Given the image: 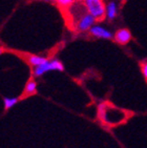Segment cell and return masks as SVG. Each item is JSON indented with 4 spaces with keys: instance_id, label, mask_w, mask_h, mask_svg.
<instances>
[{
    "instance_id": "obj_9",
    "label": "cell",
    "mask_w": 147,
    "mask_h": 148,
    "mask_svg": "<svg viewBox=\"0 0 147 148\" xmlns=\"http://www.w3.org/2000/svg\"><path fill=\"white\" fill-rule=\"evenodd\" d=\"M18 102V98L17 97H5L3 98V105H4V109L5 110H9L10 108H12L13 106H15Z\"/></svg>"
},
{
    "instance_id": "obj_5",
    "label": "cell",
    "mask_w": 147,
    "mask_h": 148,
    "mask_svg": "<svg viewBox=\"0 0 147 148\" xmlns=\"http://www.w3.org/2000/svg\"><path fill=\"white\" fill-rule=\"evenodd\" d=\"M131 39V34H130V32L126 29H118L115 35V40H116V42L120 43V44H126L128 43Z\"/></svg>"
},
{
    "instance_id": "obj_4",
    "label": "cell",
    "mask_w": 147,
    "mask_h": 148,
    "mask_svg": "<svg viewBox=\"0 0 147 148\" xmlns=\"http://www.w3.org/2000/svg\"><path fill=\"white\" fill-rule=\"evenodd\" d=\"M89 33H91V35H93V37L101 38V39H111L113 38L111 32L100 25H93L89 29Z\"/></svg>"
},
{
    "instance_id": "obj_1",
    "label": "cell",
    "mask_w": 147,
    "mask_h": 148,
    "mask_svg": "<svg viewBox=\"0 0 147 148\" xmlns=\"http://www.w3.org/2000/svg\"><path fill=\"white\" fill-rule=\"evenodd\" d=\"M87 13L95 17L96 20H102L106 17V6L103 0H83Z\"/></svg>"
},
{
    "instance_id": "obj_7",
    "label": "cell",
    "mask_w": 147,
    "mask_h": 148,
    "mask_svg": "<svg viewBox=\"0 0 147 148\" xmlns=\"http://www.w3.org/2000/svg\"><path fill=\"white\" fill-rule=\"evenodd\" d=\"M27 61L31 65L36 67V66H39L43 63H45L47 59L45 57H42V56H38V55H30L27 57Z\"/></svg>"
},
{
    "instance_id": "obj_6",
    "label": "cell",
    "mask_w": 147,
    "mask_h": 148,
    "mask_svg": "<svg viewBox=\"0 0 147 148\" xmlns=\"http://www.w3.org/2000/svg\"><path fill=\"white\" fill-rule=\"evenodd\" d=\"M117 14H118L117 3L113 2V1L108 2L107 5H106V18L108 20H113L117 17Z\"/></svg>"
},
{
    "instance_id": "obj_12",
    "label": "cell",
    "mask_w": 147,
    "mask_h": 148,
    "mask_svg": "<svg viewBox=\"0 0 147 148\" xmlns=\"http://www.w3.org/2000/svg\"><path fill=\"white\" fill-rule=\"evenodd\" d=\"M43 1H49V0H43Z\"/></svg>"
},
{
    "instance_id": "obj_8",
    "label": "cell",
    "mask_w": 147,
    "mask_h": 148,
    "mask_svg": "<svg viewBox=\"0 0 147 148\" xmlns=\"http://www.w3.org/2000/svg\"><path fill=\"white\" fill-rule=\"evenodd\" d=\"M37 92V84L34 80H30L25 85V88H24V95L25 96H32V95H35Z\"/></svg>"
},
{
    "instance_id": "obj_2",
    "label": "cell",
    "mask_w": 147,
    "mask_h": 148,
    "mask_svg": "<svg viewBox=\"0 0 147 148\" xmlns=\"http://www.w3.org/2000/svg\"><path fill=\"white\" fill-rule=\"evenodd\" d=\"M64 69V66L59 60L54 59V60H47L45 63H43L41 65L36 66L33 69V75L35 77H41L42 75H44L47 71H62Z\"/></svg>"
},
{
    "instance_id": "obj_3",
    "label": "cell",
    "mask_w": 147,
    "mask_h": 148,
    "mask_svg": "<svg viewBox=\"0 0 147 148\" xmlns=\"http://www.w3.org/2000/svg\"><path fill=\"white\" fill-rule=\"evenodd\" d=\"M95 21H96L95 17L87 13V14H84L82 17L80 18V20L78 21V24H77V27L80 32L89 31L95 25Z\"/></svg>"
},
{
    "instance_id": "obj_11",
    "label": "cell",
    "mask_w": 147,
    "mask_h": 148,
    "mask_svg": "<svg viewBox=\"0 0 147 148\" xmlns=\"http://www.w3.org/2000/svg\"><path fill=\"white\" fill-rule=\"evenodd\" d=\"M142 74H143L145 79L147 80V61H145V62L142 64Z\"/></svg>"
},
{
    "instance_id": "obj_10",
    "label": "cell",
    "mask_w": 147,
    "mask_h": 148,
    "mask_svg": "<svg viewBox=\"0 0 147 148\" xmlns=\"http://www.w3.org/2000/svg\"><path fill=\"white\" fill-rule=\"evenodd\" d=\"M56 2L61 8H68L75 2V0H56Z\"/></svg>"
}]
</instances>
